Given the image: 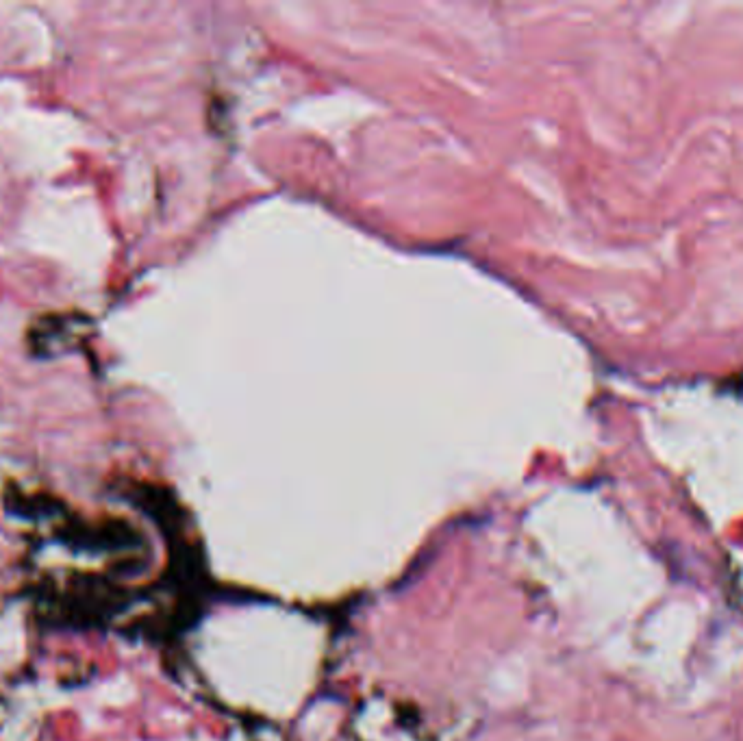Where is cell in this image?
Segmentation results:
<instances>
[{"label": "cell", "instance_id": "obj_1", "mask_svg": "<svg viewBox=\"0 0 743 741\" xmlns=\"http://www.w3.org/2000/svg\"><path fill=\"white\" fill-rule=\"evenodd\" d=\"M92 333V322L83 313H48L29 329V348L37 357H57L81 346Z\"/></svg>", "mask_w": 743, "mask_h": 741}]
</instances>
